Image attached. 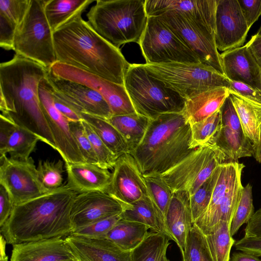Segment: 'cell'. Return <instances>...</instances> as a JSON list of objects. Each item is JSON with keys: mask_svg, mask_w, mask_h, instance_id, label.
Wrapping results in <instances>:
<instances>
[{"mask_svg": "<svg viewBox=\"0 0 261 261\" xmlns=\"http://www.w3.org/2000/svg\"><path fill=\"white\" fill-rule=\"evenodd\" d=\"M39 139L29 130L16 125L12 130L2 155L9 153L10 158L25 160L30 156Z\"/></svg>", "mask_w": 261, "mask_h": 261, "instance_id": "obj_35", "label": "cell"}, {"mask_svg": "<svg viewBox=\"0 0 261 261\" xmlns=\"http://www.w3.org/2000/svg\"><path fill=\"white\" fill-rule=\"evenodd\" d=\"M145 5L148 17L174 10L215 31L217 0H145Z\"/></svg>", "mask_w": 261, "mask_h": 261, "instance_id": "obj_20", "label": "cell"}, {"mask_svg": "<svg viewBox=\"0 0 261 261\" xmlns=\"http://www.w3.org/2000/svg\"><path fill=\"white\" fill-rule=\"evenodd\" d=\"M190 194L182 191L173 193L166 218L168 237L178 246L182 255L189 231L193 226Z\"/></svg>", "mask_w": 261, "mask_h": 261, "instance_id": "obj_25", "label": "cell"}, {"mask_svg": "<svg viewBox=\"0 0 261 261\" xmlns=\"http://www.w3.org/2000/svg\"><path fill=\"white\" fill-rule=\"evenodd\" d=\"M93 0H45V16L53 32L82 13Z\"/></svg>", "mask_w": 261, "mask_h": 261, "instance_id": "obj_29", "label": "cell"}, {"mask_svg": "<svg viewBox=\"0 0 261 261\" xmlns=\"http://www.w3.org/2000/svg\"><path fill=\"white\" fill-rule=\"evenodd\" d=\"M128 205L121 203L105 192L96 191L79 194L73 200L70 211L73 232L99 220L120 214Z\"/></svg>", "mask_w": 261, "mask_h": 261, "instance_id": "obj_16", "label": "cell"}, {"mask_svg": "<svg viewBox=\"0 0 261 261\" xmlns=\"http://www.w3.org/2000/svg\"><path fill=\"white\" fill-rule=\"evenodd\" d=\"M121 219V214L113 216L76 229L71 234L88 238H105Z\"/></svg>", "mask_w": 261, "mask_h": 261, "instance_id": "obj_46", "label": "cell"}, {"mask_svg": "<svg viewBox=\"0 0 261 261\" xmlns=\"http://www.w3.org/2000/svg\"><path fill=\"white\" fill-rule=\"evenodd\" d=\"M82 121L96 154L98 165L105 169H113L118 158L107 147L91 126L85 121Z\"/></svg>", "mask_w": 261, "mask_h": 261, "instance_id": "obj_44", "label": "cell"}, {"mask_svg": "<svg viewBox=\"0 0 261 261\" xmlns=\"http://www.w3.org/2000/svg\"><path fill=\"white\" fill-rule=\"evenodd\" d=\"M41 109L57 147L65 163L86 162L71 132L69 121L56 108L46 76L39 86Z\"/></svg>", "mask_w": 261, "mask_h": 261, "instance_id": "obj_15", "label": "cell"}, {"mask_svg": "<svg viewBox=\"0 0 261 261\" xmlns=\"http://www.w3.org/2000/svg\"><path fill=\"white\" fill-rule=\"evenodd\" d=\"M190 125L191 147L195 149L207 144L220 127V110H218L205 119Z\"/></svg>", "mask_w": 261, "mask_h": 261, "instance_id": "obj_40", "label": "cell"}, {"mask_svg": "<svg viewBox=\"0 0 261 261\" xmlns=\"http://www.w3.org/2000/svg\"><path fill=\"white\" fill-rule=\"evenodd\" d=\"M246 44L256 62L261 68V37L254 35Z\"/></svg>", "mask_w": 261, "mask_h": 261, "instance_id": "obj_55", "label": "cell"}, {"mask_svg": "<svg viewBox=\"0 0 261 261\" xmlns=\"http://www.w3.org/2000/svg\"><path fill=\"white\" fill-rule=\"evenodd\" d=\"M122 219L148 226L152 231L168 235L165 221L148 196L128 204L121 214Z\"/></svg>", "mask_w": 261, "mask_h": 261, "instance_id": "obj_30", "label": "cell"}, {"mask_svg": "<svg viewBox=\"0 0 261 261\" xmlns=\"http://www.w3.org/2000/svg\"><path fill=\"white\" fill-rule=\"evenodd\" d=\"M170 238L163 233L151 231L132 251V261H161L170 244Z\"/></svg>", "mask_w": 261, "mask_h": 261, "instance_id": "obj_36", "label": "cell"}, {"mask_svg": "<svg viewBox=\"0 0 261 261\" xmlns=\"http://www.w3.org/2000/svg\"><path fill=\"white\" fill-rule=\"evenodd\" d=\"M63 162L40 160L37 170L39 178L43 186L49 191L62 186Z\"/></svg>", "mask_w": 261, "mask_h": 261, "instance_id": "obj_43", "label": "cell"}, {"mask_svg": "<svg viewBox=\"0 0 261 261\" xmlns=\"http://www.w3.org/2000/svg\"><path fill=\"white\" fill-rule=\"evenodd\" d=\"M182 261H214L206 236L194 224L188 236Z\"/></svg>", "mask_w": 261, "mask_h": 261, "instance_id": "obj_38", "label": "cell"}, {"mask_svg": "<svg viewBox=\"0 0 261 261\" xmlns=\"http://www.w3.org/2000/svg\"><path fill=\"white\" fill-rule=\"evenodd\" d=\"M260 76H261V68H260Z\"/></svg>", "mask_w": 261, "mask_h": 261, "instance_id": "obj_62", "label": "cell"}, {"mask_svg": "<svg viewBox=\"0 0 261 261\" xmlns=\"http://www.w3.org/2000/svg\"><path fill=\"white\" fill-rule=\"evenodd\" d=\"M229 90L243 97L261 104V91L242 82L231 80H229Z\"/></svg>", "mask_w": 261, "mask_h": 261, "instance_id": "obj_49", "label": "cell"}, {"mask_svg": "<svg viewBox=\"0 0 261 261\" xmlns=\"http://www.w3.org/2000/svg\"><path fill=\"white\" fill-rule=\"evenodd\" d=\"M237 250L261 256V237L244 236L234 245Z\"/></svg>", "mask_w": 261, "mask_h": 261, "instance_id": "obj_50", "label": "cell"}, {"mask_svg": "<svg viewBox=\"0 0 261 261\" xmlns=\"http://www.w3.org/2000/svg\"><path fill=\"white\" fill-rule=\"evenodd\" d=\"M82 14L54 32L57 62L124 85L130 64L119 48L100 36Z\"/></svg>", "mask_w": 261, "mask_h": 261, "instance_id": "obj_2", "label": "cell"}, {"mask_svg": "<svg viewBox=\"0 0 261 261\" xmlns=\"http://www.w3.org/2000/svg\"><path fill=\"white\" fill-rule=\"evenodd\" d=\"M156 17L194 53L201 63L224 74L214 30L174 10L167 11Z\"/></svg>", "mask_w": 261, "mask_h": 261, "instance_id": "obj_11", "label": "cell"}, {"mask_svg": "<svg viewBox=\"0 0 261 261\" xmlns=\"http://www.w3.org/2000/svg\"><path fill=\"white\" fill-rule=\"evenodd\" d=\"M257 161H259L261 159V141L258 147L256 150L253 156Z\"/></svg>", "mask_w": 261, "mask_h": 261, "instance_id": "obj_58", "label": "cell"}, {"mask_svg": "<svg viewBox=\"0 0 261 261\" xmlns=\"http://www.w3.org/2000/svg\"><path fill=\"white\" fill-rule=\"evenodd\" d=\"M16 124L8 118L0 115V155L6 148L8 139Z\"/></svg>", "mask_w": 261, "mask_h": 261, "instance_id": "obj_53", "label": "cell"}, {"mask_svg": "<svg viewBox=\"0 0 261 261\" xmlns=\"http://www.w3.org/2000/svg\"><path fill=\"white\" fill-rule=\"evenodd\" d=\"M219 165L210 177L190 196V203L194 223L207 208L219 172Z\"/></svg>", "mask_w": 261, "mask_h": 261, "instance_id": "obj_41", "label": "cell"}, {"mask_svg": "<svg viewBox=\"0 0 261 261\" xmlns=\"http://www.w3.org/2000/svg\"><path fill=\"white\" fill-rule=\"evenodd\" d=\"M161 261H170L167 257L166 252L163 255Z\"/></svg>", "mask_w": 261, "mask_h": 261, "instance_id": "obj_59", "label": "cell"}, {"mask_svg": "<svg viewBox=\"0 0 261 261\" xmlns=\"http://www.w3.org/2000/svg\"><path fill=\"white\" fill-rule=\"evenodd\" d=\"M257 36L261 37V26L259 29L258 30L256 34H255Z\"/></svg>", "mask_w": 261, "mask_h": 261, "instance_id": "obj_60", "label": "cell"}, {"mask_svg": "<svg viewBox=\"0 0 261 261\" xmlns=\"http://www.w3.org/2000/svg\"><path fill=\"white\" fill-rule=\"evenodd\" d=\"M113 169L107 191L110 195L125 205L148 196L143 176L129 152L119 156Z\"/></svg>", "mask_w": 261, "mask_h": 261, "instance_id": "obj_18", "label": "cell"}, {"mask_svg": "<svg viewBox=\"0 0 261 261\" xmlns=\"http://www.w3.org/2000/svg\"><path fill=\"white\" fill-rule=\"evenodd\" d=\"M86 122L110 150L117 158L129 152L128 145L119 131L107 120L95 116L81 113Z\"/></svg>", "mask_w": 261, "mask_h": 261, "instance_id": "obj_33", "label": "cell"}, {"mask_svg": "<svg viewBox=\"0 0 261 261\" xmlns=\"http://www.w3.org/2000/svg\"><path fill=\"white\" fill-rule=\"evenodd\" d=\"M82 120L69 122L71 132L86 162L98 165L96 154L86 133Z\"/></svg>", "mask_w": 261, "mask_h": 261, "instance_id": "obj_45", "label": "cell"}, {"mask_svg": "<svg viewBox=\"0 0 261 261\" xmlns=\"http://www.w3.org/2000/svg\"><path fill=\"white\" fill-rule=\"evenodd\" d=\"M149 229L145 224L121 218L105 238L123 250L132 252L146 238Z\"/></svg>", "mask_w": 261, "mask_h": 261, "instance_id": "obj_31", "label": "cell"}, {"mask_svg": "<svg viewBox=\"0 0 261 261\" xmlns=\"http://www.w3.org/2000/svg\"><path fill=\"white\" fill-rule=\"evenodd\" d=\"M252 188L249 183L243 187L232 218L230 230L232 237L244 223H247L254 213Z\"/></svg>", "mask_w": 261, "mask_h": 261, "instance_id": "obj_42", "label": "cell"}, {"mask_svg": "<svg viewBox=\"0 0 261 261\" xmlns=\"http://www.w3.org/2000/svg\"><path fill=\"white\" fill-rule=\"evenodd\" d=\"M48 69L15 54L0 64V110L2 115L24 128L57 151L41 109L39 86Z\"/></svg>", "mask_w": 261, "mask_h": 261, "instance_id": "obj_1", "label": "cell"}, {"mask_svg": "<svg viewBox=\"0 0 261 261\" xmlns=\"http://www.w3.org/2000/svg\"><path fill=\"white\" fill-rule=\"evenodd\" d=\"M231 261H261L256 256L244 252H233Z\"/></svg>", "mask_w": 261, "mask_h": 261, "instance_id": "obj_56", "label": "cell"}, {"mask_svg": "<svg viewBox=\"0 0 261 261\" xmlns=\"http://www.w3.org/2000/svg\"><path fill=\"white\" fill-rule=\"evenodd\" d=\"M50 92L52 95L54 103L56 108L69 122L80 121L83 120L80 114L74 111L61 99L53 94L50 91Z\"/></svg>", "mask_w": 261, "mask_h": 261, "instance_id": "obj_52", "label": "cell"}, {"mask_svg": "<svg viewBox=\"0 0 261 261\" xmlns=\"http://www.w3.org/2000/svg\"><path fill=\"white\" fill-rule=\"evenodd\" d=\"M229 92L243 132L253 145L255 153L261 141V104L243 97L231 90H229Z\"/></svg>", "mask_w": 261, "mask_h": 261, "instance_id": "obj_28", "label": "cell"}, {"mask_svg": "<svg viewBox=\"0 0 261 261\" xmlns=\"http://www.w3.org/2000/svg\"><path fill=\"white\" fill-rule=\"evenodd\" d=\"M7 242L3 237L1 234L0 239V261H8V257L6 254V245Z\"/></svg>", "mask_w": 261, "mask_h": 261, "instance_id": "obj_57", "label": "cell"}, {"mask_svg": "<svg viewBox=\"0 0 261 261\" xmlns=\"http://www.w3.org/2000/svg\"><path fill=\"white\" fill-rule=\"evenodd\" d=\"M145 0H97L86 16L88 22L115 47L139 43L148 16Z\"/></svg>", "mask_w": 261, "mask_h": 261, "instance_id": "obj_5", "label": "cell"}, {"mask_svg": "<svg viewBox=\"0 0 261 261\" xmlns=\"http://www.w3.org/2000/svg\"><path fill=\"white\" fill-rule=\"evenodd\" d=\"M107 120L123 136L128 145L129 152L142 140L149 122V118L137 113L112 116Z\"/></svg>", "mask_w": 261, "mask_h": 261, "instance_id": "obj_32", "label": "cell"}, {"mask_svg": "<svg viewBox=\"0 0 261 261\" xmlns=\"http://www.w3.org/2000/svg\"><path fill=\"white\" fill-rule=\"evenodd\" d=\"M65 240L80 261H132V252L123 250L106 238L71 234Z\"/></svg>", "mask_w": 261, "mask_h": 261, "instance_id": "obj_22", "label": "cell"}, {"mask_svg": "<svg viewBox=\"0 0 261 261\" xmlns=\"http://www.w3.org/2000/svg\"><path fill=\"white\" fill-rule=\"evenodd\" d=\"M230 221H220L205 235L214 261H229L234 240L230 234Z\"/></svg>", "mask_w": 261, "mask_h": 261, "instance_id": "obj_34", "label": "cell"}, {"mask_svg": "<svg viewBox=\"0 0 261 261\" xmlns=\"http://www.w3.org/2000/svg\"><path fill=\"white\" fill-rule=\"evenodd\" d=\"M14 204L5 187L0 185V227H2L10 217Z\"/></svg>", "mask_w": 261, "mask_h": 261, "instance_id": "obj_51", "label": "cell"}, {"mask_svg": "<svg viewBox=\"0 0 261 261\" xmlns=\"http://www.w3.org/2000/svg\"><path fill=\"white\" fill-rule=\"evenodd\" d=\"M220 58L224 74L228 80L261 91L260 67L247 44L223 51Z\"/></svg>", "mask_w": 261, "mask_h": 261, "instance_id": "obj_21", "label": "cell"}, {"mask_svg": "<svg viewBox=\"0 0 261 261\" xmlns=\"http://www.w3.org/2000/svg\"><path fill=\"white\" fill-rule=\"evenodd\" d=\"M44 3L45 0H31L25 17L16 29L13 50L48 69L57 61L54 32L45 15Z\"/></svg>", "mask_w": 261, "mask_h": 261, "instance_id": "obj_8", "label": "cell"}, {"mask_svg": "<svg viewBox=\"0 0 261 261\" xmlns=\"http://www.w3.org/2000/svg\"><path fill=\"white\" fill-rule=\"evenodd\" d=\"M258 162L261 163V159L259 160V161H258Z\"/></svg>", "mask_w": 261, "mask_h": 261, "instance_id": "obj_61", "label": "cell"}, {"mask_svg": "<svg viewBox=\"0 0 261 261\" xmlns=\"http://www.w3.org/2000/svg\"><path fill=\"white\" fill-rule=\"evenodd\" d=\"M138 44L146 63H201L194 53L156 16L148 17Z\"/></svg>", "mask_w": 261, "mask_h": 261, "instance_id": "obj_10", "label": "cell"}, {"mask_svg": "<svg viewBox=\"0 0 261 261\" xmlns=\"http://www.w3.org/2000/svg\"><path fill=\"white\" fill-rule=\"evenodd\" d=\"M249 29L261 15V0H238Z\"/></svg>", "mask_w": 261, "mask_h": 261, "instance_id": "obj_48", "label": "cell"}, {"mask_svg": "<svg viewBox=\"0 0 261 261\" xmlns=\"http://www.w3.org/2000/svg\"><path fill=\"white\" fill-rule=\"evenodd\" d=\"M244 236L261 237V208L254 213L247 223Z\"/></svg>", "mask_w": 261, "mask_h": 261, "instance_id": "obj_54", "label": "cell"}, {"mask_svg": "<svg viewBox=\"0 0 261 261\" xmlns=\"http://www.w3.org/2000/svg\"><path fill=\"white\" fill-rule=\"evenodd\" d=\"M0 185H3L14 205L41 196L47 190L41 182L33 159L20 160L0 156Z\"/></svg>", "mask_w": 261, "mask_h": 261, "instance_id": "obj_12", "label": "cell"}, {"mask_svg": "<svg viewBox=\"0 0 261 261\" xmlns=\"http://www.w3.org/2000/svg\"><path fill=\"white\" fill-rule=\"evenodd\" d=\"M48 71L56 76L84 85L99 93L108 103L113 116L136 113L124 85L58 62Z\"/></svg>", "mask_w": 261, "mask_h": 261, "instance_id": "obj_13", "label": "cell"}, {"mask_svg": "<svg viewBox=\"0 0 261 261\" xmlns=\"http://www.w3.org/2000/svg\"><path fill=\"white\" fill-rule=\"evenodd\" d=\"M49 90L74 111L108 120L112 112L104 98L96 91L80 83L55 76L48 70Z\"/></svg>", "mask_w": 261, "mask_h": 261, "instance_id": "obj_14", "label": "cell"}, {"mask_svg": "<svg viewBox=\"0 0 261 261\" xmlns=\"http://www.w3.org/2000/svg\"><path fill=\"white\" fill-rule=\"evenodd\" d=\"M77 195L62 187L22 204L14 205L1 227V234L12 245L68 236L73 232L70 211Z\"/></svg>", "mask_w": 261, "mask_h": 261, "instance_id": "obj_3", "label": "cell"}, {"mask_svg": "<svg viewBox=\"0 0 261 261\" xmlns=\"http://www.w3.org/2000/svg\"><path fill=\"white\" fill-rule=\"evenodd\" d=\"M208 143L223 153L226 162H237L240 158L254 154L253 145L243 132L221 125Z\"/></svg>", "mask_w": 261, "mask_h": 261, "instance_id": "obj_27", "label": "cell"}, {"mask_svg": "<svg viewBox=\"0 0 261 261\" xmlns=\"http://www.w3.org/2000/svg\"><path fill=\"white\" fill-rule=\"evenodd\" d=\"M245 166L238 162L222 163L213 191L210 204L205 211L193 223L205 234H208L217 223V217L220 206L236 177Z\"/></svg>", "mask_w": 261, "mask_h": 261, "instance_id": "obj_23", "label": "cell"}, {"mask_svg": "<svg viewBox=\"0 0 261 261\" xmlns=\"http://www.w3.org/2000/svg\"><path fill=\"white\" fill-rule=\"evenodd\" d=\"M229 95L225 87L204 91L186 99L182 113L190 125L201 121L219 110Z\"/></svg>", "mask_w": 261, "mask_h": 261, "instance_id": "obj_26", "label": "cell"}, {"mask_svg": "<svg viewBox=\"0 0 261 261\" xmlns=\"http://www.w3.org/2000/svg\"><path fill=\"white\" fill-rule=\"evenodd\" d=\"M220 110L221 125L226 126L237 132L244 133L230 95L226 98Z\"/></svg>", "mask_w": 261, "mask_h": 261, "instance_id": "obj_47", "label": "cell"}, {"mask_svg": "<svg viewBox=\"0 0 261 261\" xmlns=\"http://www.w3.org/2000/svg\"><path fill=\"white\" fill-rule=\"evenodd\" d=\"M191 144V125L183 113H165L149 119L142 140L129 153L143 176L162 175L195 150Z\"/></svg>", "mask_w": 261, "mask_h": 261, "instance_id": "obj_4", "label": "cell"}, {"mask_svg": "<svg viewBox=\"0 0 261 261\" xmlns=\"http://www.w3.org/2000/svg\"><path fill=\"white\" fill-rule=\"evenodd\" d=\"M143 64L149 75L185 100L212 89L230 87L229 80L225 75L202 63Z\"/></svg>", "mask_w": 261, "mask_h": 261, "instance_id": "obj_7", "label": "cell"}, {"mask_svg": "<svg viewBox=\"0 0 261 261\" xmlns=\"http://www.w3.org/2000/svg\"><path fill=\"white\" fill-rule=\"evenodd\" d=\"M124 86L136 113L149 119L184 110L185 100L149 75L143 64H130Z\"/></svg>", "mask_w": 261, "mask_h": 261, "instance_id": "obj_6", "label": "cell"}, {"mask_svg": "<svg viewBox=\"0 0 261 261\" xmlns=\"http://www.w3.org/2000/svg\"><path fill=\"white\" fill-rule=\"evenodd\" d=\"M238 0H217L215 42L225 51L243 46L249 30Z\"/></svg>", "mask_w": 261, "mask_h": 261, "instance_id": "obj_17", "label": "cell"}, {"mask_svg": "<svg viewBox=\"0 0 261 261\" xmlns=\"http://www.w3.org/2000/svg\"><path fill=\"white\" fill-rule=\"evenodd\" d=\"M65 167L66 186L77 194L96 191L107 192L112 177L109 169L87 162L66 163Z\"/></svg>", "mask_w": 261, "mask_h": 261, "instance_id": "obj_24", "label": "cell"}, {"mask_svg": "<svg viewBox=\"0 0 261 261\" xmlns=\"http://www.w3.org/2000/svg\"><path fill=\"white\" fill-rule=\"evenodd\" d=\"M225 162L223 153L208 143L195 149L178 164L161 175L173 193L186 191L191 196L219 165Z\"/></svg>", "mask_w": 261, "mask_h": 261, "instance_id": "obj_9", "label": "cell"}, {"mask_svg": "<svg viewBox=\"0 0 261 261\" xmlns=\"http://www.w3.org/2000/svg\"><path fill=\"white\" fill-rule=\"evenodd\" d=\"M31 0H0V27L15 32L25 17Z\"/></svg>", "mask_w": 261, "mask_h": 261, "instance_id": "obj_39", "label": "cell"}, {"mask_svg": "<svg viewBox=\"0 0 261 261\" xmlns=\"http://www.w3.org/2000/svg\"><path fill=\"white\" fill-rule=\"evenodd\" d=\"M148 195L165 221L173 193L161 175L143 176Z\"/></svg>", "mask_w": 261, "mask_h": 261, "instance_id": "obj_37", "label": "cell"}, {"mask_svg": "<svg viewBox=\"0 0 261 261\" xmlns=\"http://www.w3.org/2000/svg\"><path fill=\"white\" fill-rule=\"evenodd\" d=\"M10 261H80L61 237L16 244Z\"/></svg>", "mask_w": 261, "mask_h": 261, "instance_id": "obj_19", "label": "cell"}]
</instances>
